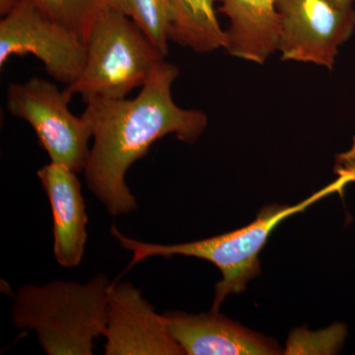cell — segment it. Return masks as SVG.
<instances>
[{"mask_svg": "<svg viewBox=\"0 0 355 355\" xmlns=\"http://www.w3.org/2000/svg\"><path fill=\"white\" fill-rule=\"evenodd\" d=\"M86 46L83 72L64 89L70 100L74 95L85 103L94 98H127L165 60L130 18L111 7L96 21Z\"/></svg>", "mask_w": 355, "mask_h": 355, "instance_id": "obj_4", "label": "cell"}, {"mask_svg": "<svg viewBox=\"0 0 355 355\" xmlns=\"http://www.w3.org/2000/svg\"><path fill=\"white\" fill-rule=\"evenodd\" d=\"M108 7L130 18L162 58L168 57L175 22L171 0H108Z\"/></svg>", "mask_w": 355, "mask_h": 355, "instance_id": "obj_13", "label": "cell"}, {"mask_svg": "<svg viewBox=\"0 0 355 355\" xmlns=\"http://www.w3.org/2000/svg\"><path fill=\"white\" fill-rule=\"evenodd\" d=\"M354 180L355 174L343 175L335 183L329 184L298 205H268L259 212L252 223L245 227L207 239L173 245L153 244L128 237L114 225L111 227V234L118 240L123 249L132 253L128 270L140 261L153 257H191L209 261L216 266L220 270L222 279L217 282L211 309L219 311L222 303L228 296L242 293L250 280L260 275L259 254L268 242L270 233L280 222L293 214L304 211L308 207L321 198L342 191L345 184Z\"/></svg>", "mask_w": 355, "mask_h": 355, "instance_id": "obj_3", "label": "cell"}, {"mask_svg": "<svg viewBox=\"0 0 355 355\" xmlns=\"http://www.w3.org/2000/svg\"><path fill=\"white\" fill-rule=\"evenodd\" d=\"M53 212V254L62 268L80 265L87 243L88 217L77 173L49 163L37 172Z\"/></svg>", "mask_w": 355, "mask_h": 355, "instance_id": "obj_10", "label": "cell"}, {"mask_svg": "<svg viewBox=\"0 0 355 355\" xmlns=\"http://www.w3.org/2000/svg\"><path fill=\"white\" fill-rule=\"evenodd\" d=\"M26 55L38 58L49 76L69 86L83 72L87 46L76 33L20 0L0 20V67L9 58Z\"/></svg>", "mask_w": 355, "mask_h": 355, "instance_id": "obj_6", "label": "cell"}, {"mask_svg": "<svg viewBox=\"0 0 355 355\" xmlns=\"http://www.w3.org/2000/svg\"><path fill=\"white\" fill-rule=\"evenodd\" d=\"M333 1L336 2L338 6L349 7L352 6L355 0H333Z\"/></svg>", "mask_w": 355, "mask_h": 355, "instance_id": "obj_16", "label": "cell"}, {"mask_svg": "<svg viewBox=\"0 0 355 355\" xmlns=\"http://www.w3.org/2000/svg\"><path fill=\"white\" fill-rule=\"evenodd\" d=\"M20 0H0V15L4 16L13 8Z\"/></svg>", "mask_w": 355, "mask_h": 355, "instance_id": "obj_15", "label": "cell"}, {"mask_svg": "<svg viewBox=\"0 0 355 355\" xmlns=\"http://www.w3.org/2000/svg\"><path fill=\"white\" fill-rule=\"evenodd\" d=\"M168 329L188 355L279 354L280 349L266 338L228 319L219 311L188 314L182 311L164 313Z\"/></svg>", "mask_w": 355, "mask_h": 355, "instance_id": "obj_9", "label": "cell"}, {"mask_svg": "<svg viewBox=\"0 0 355 355\" xmlns=\"http://www.w3.org/2000/svg\"><path fill=\"white\" fill-rule=\"evenodd\" d=\"M227 16L224 48L232 57L263 64L279 51L280 22L277 0H216Z\"/></svg>", "mask_w": 355, "mask_h": 355, "instance_id": "obj_11", "label": "cell"}, {"mask_svg": "<svg viewBox=\"0 0 355 355\" xmlns=\"http://www.w3.org/2000/svg\"><path fill=\"white\" fill-rule=\"evenodd\" d=\"M70 99L57 84L33 77L7 88V110L31 125L51 163L83 172L92 130L83 116L71 113Z\"/></svg>", "mask_w": 355, "mask_h": 355, "instance_id": "obj_5", "label": "cell"}, {"mask_svg": "<svg viewBox=\"0 0 355 355\" xmlns=\"http://www.w3.org/2000/svg\"><path fill=\"white\" fill-rule=\"evenodd\" d=\"M282 60L333 69L338 48L355 29V10L333 0H277Z\"/></svg>", "mask_w": 355, "mask_h": 355, "instance_id": "obj_7", "label": "cell"}, {"mask_svg": "<svg viewBox=\"0 0 355 355\" xmlns=\"http://www.w3.org/2000/svg\"><path fill=\"white\" fill-rule=\"evenodd\" d=\"M106 355H183L164 315L130 282H114L107 308Z\"/></svg>", "mask_w": 355, "mask_h": 355, "instance_id": "obj_8", "label": "cell"}, {"mask_svg": "<svg viewBox=\"0 0 355 355\" xmlns=\"http://www.w3.org/2000/svg\"><path fill=\"white\" fill-rule=\"evenodd\" d=\"M114 282L99 273L87 284L53 280L21 287L11 320L16 329L34 331L49 355H92L104 336L110 291Z\"/></svg>", "mask_w": 355, "mask_h": 355, "instance_id": "obj_2", "label": "cell"}, {"mask_svg": "<svg viewBox=\"0 0 355 355\" xmlns=\"http://www.w3.org/2000/svg\"><path fill=\"white\" fill-rule=\"evenodd\" d=\"M175 22L171 41L200 53L224 48L225 31L217 20L216 0H171Z\"/></svg>", "mask_w": 355, "mask_h": 355, "instance_id": "obj_12", "label": "cell"}, {"mask_svg": "<svg viewBox=\"0 0 355 355\" xmlns=\"http://www.w3.org/2000/svg\"><path fill=\"white\" fill-rule=\"evenodd\" d=\"M49 19L64 26L87 43L93 26L108 0H28Z\"/></svg>", "mask_w": 355, "mask_h": 355, "instance_id": "obj_14", "label": "cell"}, {"mask_svg": "<svg viewBox=\"0 0 355 355\" xmlns=\"http://www.w3.org/2000/svg\"><path fill=\"white\" fill-rule=\"evenodd\" d=\"M180 76L176 65L162 60L132 99L94 98L81 116L92 130L93 146L84 167L89 190L111 216L137 209L125 175L148 153L157 140L169 135L193 144L207 127V114L178 106L172 86Z\"/></svg>", "mask_w": 355, "mask_h": 355, "instance_id": "obj_1", "label": "cell"}]
</instances>
